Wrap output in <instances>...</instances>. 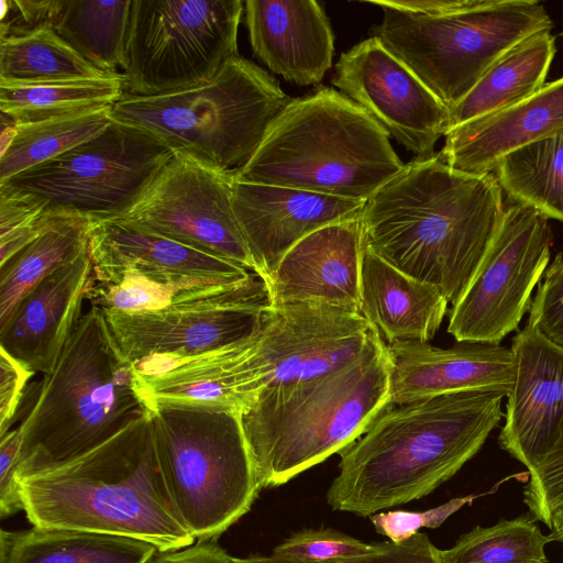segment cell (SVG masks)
<instances>
[{"label": "cell", "mask_w": 563, "mask_h": 563, "mask_svg": "<svg viewBox=\"0 0 563 563\" xmlns=\"http://www.w3.org/2000/svg\"><path fill=\"white\" fill-rule=\"evenodd\" d=\"M505 208L493 173L455 170L438 154L416 158L366 200L365 245L454 306L482 264Z\"/></svg>", "instance_id": "cell-1"}, {"label": "cell", "mask_w": 563, "mask_h": 563, "mask_svg": "<svg viewBox=\"0 0 563 563\" xmlns=\"http://www.w3.org/2000/svg\"><path fill=\"white\" fill-rule=\"evenodd\" d=\"M505 397L465 390L386 407L339 452L327 503L365 517L429 495L482 449L505 416Z\"/></svg>", "instance_id": "cell-2"}, {"label": "cell", "mask_w": 563, "mask_h": 563, "mask_svg": "<svg viewBox=\"0 0 563 563\" xmlns=\"http://www.w3.org/2000/svg\"><path fill=\"white\" fill-rule=\"evenodd\" d=\"M20 486L35 528L129 537L158 552L196 541L166 487L152 415L71 461L21 478Z\"/></svg>", "instance_id": "cell-3"}, {"label": "cell", "mask_w": 563, "mask_h": 563, "mask_svg": "<svg viewBox=\"0 0 563 563\" xmlns=\"http://www.w3.org/2000/svg\"><path fill=\"white\" fill-rule=\"evenodd\" d=\"M153 408L142 373L119 349L101 308L91 305L19 426V479L93 450Z\"/></svg>", "instance_id": "cell-4"}, {"label": "cell", "mask_w": 563, "mask_h": 563, "mask_svg": "<svg viewBox=\"0 0 563 563\" xmlns=\"http://www.w3.org/2000/svg\"><path fill=\"white\" fill-rule=\"evenodd\" d=\"M389 357L376 332L344 366L298 384L264 389L241 413L260 484H286L360 438L386 408Z\"/></svg>", "instance_id": "cell-5"}, {"label": "cell", "mask_w": 563, "mask_h": 563, "mask_svg": "<svg viewBox=\"0 0 563 563\" xmlns=\"http://www.w3.org/2000/svg\"><path fill=\"white\" fill-rule=\"evenodd\" d=\"M404 163L356 102L322 87L292 99L235 180L366 201Z\"/></svg>", "instance_id": "cell-6"}, {"label": "cell", "mask_w": 563, "mask_h": 563, "mask_svg": "<svg viewBox=\"0 0 563 563\" xmlns=\"http://www.w3.org/2000/svg\"><path fill=\"white\" fill-rule=\"evenodd\" d=\"M291 101L271 74L235 55L200 86L157 96L124 92L111 119L146 133L174 154L229 170L253 156Z\"/></svg>", "instance_id": "cell-7"}, {"label": "cell", "mask_w": 563, "mask_h": 563, "mask_svg": "<svg viewBox=\"0 0 563 563\" xmlns=\"http://www.w3.org/2000/svg\"><path fill=\"white\" fill-rule=\"evenodd\" d=\"M153 404L156 453L176 512L196 541L216 540L251 509L262 489L241 413Z\"/></svg>", "instance_id": "cell-8"}, {"label": "cell", "mask_w": 563, "mask_h": 563, "mask_svg": "<svg viewBox=\"0 0 563 563\" xmlns=\"http://www.w3.org/2000/svg\"><path fill=\"white\" fill-rule=\"evenodd\" d=\"M382 9L373 35L449 110L510 48L552 29L544 7L530 0H475L465 10L435 16Z\"/></svg>", "instance_id": "cell-9"}, {"label": "cell", "mask_w": 563, "mask_h": 563, "mask_svg": "<svg viewBox=\"0 0 563 563\" xmlns=\"http://www.w3.org/2000/svg\"><path fill=\"white\" fill-rule=\"evenodd\" d=\"M173 155L154 137L112 120L96 137L0 183V192L27 200L43 216L121 218Z\"/></svg>", "instance_id": "cell-10"}, {"label": "cell", "mask_w": 563, "mask_h": 563, "mask_svg": "<svg viewBox=\"0 0 563 563\" xmlns=\"http://www.w3.org/2000/svg\"><path fill=\"white\" fill-rule=\"evenodd\" d=\"M241 0H133L125 92L157 96L211 80L238 53Z\"/></svg>", "instance_id": "cell-11"}, {"label": "cell", "mask_w": 563, "mask_h": 563, "mask_svg": "<svg viewBox=\"0 0 563 563\" xmlns=\"http://www.w3.org/2000/svg\"><path fill=\"white\" fill-rule=\"evenodd\" d=\"M269 303L266 284L256 275L153 310H101L123 355L147 373L254 338Z\"/></svg>", "instance_id": "cell-12"}, {"label": "cell", "mask_w": 563, "mask_h": 563, "mask_svg": "<svg viewBox=\"0 0 563 563\" xmlns=\"http://www.w3.org/2000/svg\"><path fill=\"white\" fill-rule=\"evenodd\" d=\"M549 219L519 202L499 229L471 284L453 306L448 331L460 343L499 345L515 331L550 261Z\"/></svg>", "instance_id": "cell-13"}, {"label": "cell", "mask_w": 563, "mask_h": 563, "mask_svg": "<svg viewBox=\"0 0 563 563\" xmlns=\"http://www.w3.org/2000/svg\"><path fill=\"white\" fill-rule=\"evenodd\" d=\"M234 181V169H221L175 153L121 218L257 275L233 211Z\"/></svg>", "instance_id": "cell-14"}, {"label": "cell", "mask_w": 563, "mask_h": 563, "mask_svg": "<svg viewBox=\"0 0 563 563\" xmlns=\"http://www.w3.org/2000/svg\"><path fill=\"white\" fill-rule=\"evenodd\" d=\"M378 329L361 312L316 301L269 303L247 362L261 391L307 382L356 358Z\"/></svg>", "instance_id": "cell-15"}, {"label": "cell", "mask_w": 563, "mask_h": 563, "mask_svg": "<svg viewBox=\"0 0 563 563\" xmlns=\"http://www.w3.org/2000/svg\"><path fill=\"white\" fill-rule=\"evenodd\" d=\"M93 283L152 284L178 301L243 285L256 276L243 266L140 228L123 219L91 221Z\"/></svg>", "instance_id": "cell-16"}, {"label": "cell", "mask_w": 563, "mask_h": 563, "mask_svg": "<svg viewBox=\"0 0 563 563\" xmlns=\"http://www.w3.org/2000/svg\"><path fill=\"white\" fill-rule=\"evenodd\" d=\"M332 85L416 158L434 156L438 140L450 131V110L377 36L340 56Z\"/></svg>", "instance_id": "cell-17"}, {"label": "cell", "mask_w": 563, "mask_h": 563, "mask_svg": "<svg viewBox=\"0 0 563 563\" xmlns=\"http://www.w3.org/2000/svg\"><path fill=\"white\" fill-rule=\"evenodd\" d=\"M511 351L515 377L498 443L531 471L563 432V347L527 324Z\"/></svg>", "instance_id": "cell-18"}, {"label": "cell", "mask_w": 563, "mask_h": 563, "mask_svg": "<svg viewBox=\"0 0 563 563\" xmlns=\"http://www.w3.org/2000/svg\"><path fill=\"white\" fill-rule=\"evenodd\" d=\"M365 202L238 180L232 194L233 211L265 284L297 242L325 225L362 216Z\"/></svg>", "instance_id": "cell-19"}, {"label": "cell", "mask_w": 563, "mask_h": 563, "mask_svg": "<svg viewBox=\"0 0 563 563\" xmlns=\"http://www.w3.org/2000/svg\"><path fill=\"white\" fill-rule=\"evenodd\" d=\"M364 247L362 216L308 234L282 257L267 280L271 303L316 301L361 312Z\"/></svg>", "instance_id": "cell-20"}, {"label": "cell", "mask_w": 563, "mask_h": 563, "mask_svg": "<svg viewBox=\"0 0 563 563\" xmlns=\"http://www.w3.org/2000/svg\"><path fill=\"white\" fill-rule=\"evenodd\" d=\"M386 342V341H385ZM389 357L387 406L465 390H499L515 377L511 347L463 343L443 349L413 340L386 342Z\"/></svg>", "instance_id": "cell-21"}, {"label": "cell", "mask_w": 563, "mask_h": 563, "mask_svg": "<svg viewBox=\"0 0 563 563\" xmlns=\"http://www.w3.org/2000/svg\"><path fill=\"white\" fill-rule=\"evenodd\" d=\"M92 280L89 251L49 274L0 328V349L32 372L49 374L84 314Z\"/></svg>", "instance_id": "cell-22"}, {"label": "cell", "mask_w": 563, "mask_h": 563, "mask_svg": "<svg viewBox=\"0 0 563 563\" xmlns=\"http://www.w3.org/2000/svg\"><path fill=\"white\" fill-rule=\"evenodd\" d=\"M245 23L253 55L298 86L318 85L331 68L334 34L314 0H247Z\"/></svg>", "instance_id": "cell-23"}, {"label": "cell", "mask_w": 563, "mask_h": 563, "mask_svg": "<svg viewBox=\"0 0 563 563\" xmlns=\"http://www.w3.org/2000/svg\"><path fill=\"white\" fill-rule=\"evenodd\" d=\"M560 133L563 77L511 108L453 128L438 155L455 170L488 174L511 152Z\"/></svg>", "instance_id": "cell-24"}, {"label": "cell", "mask_w": 563, "mask_h": 563, "mask_svg": "<svg viewBox=\"0 0 563 563\" xmlns=\"http://www.w3.org/2000/svg\"><path fill=\"white\" fill-rule=\"evenodd\" d=\"M361 312L387 343L429 342L449 301L433 286L398 271L365 245L361 266Z\"/></svg>", "instance_id": "cell-25"}, {"label": "cell", "mask_w": 563, "mask_h": 563, "mask_svg": "<svg viewBox=\"0 0 563 563\" xmlns=\"http://www.w3.org/2000/svg\"><path fill=\"white\" fill-rule=\"evenodd\" d=\"M252 340L142 373L152 401L222 407L242 413L261 393L247 362Z\"/></svg>", "instance_id": "cell-26"}, {"label": "cell", "mask_w": 563, "mask_h": 563, "mask_svg": "<svg viewBox=\"0 0 563 563\" xmlns=\"http://www.w3.org/2000/svg\"><path fill=\"white\" fill-rule=\"evenodd\" d=\"M554 54L555 38L550 31L536 33L510 48L450 109V130L533 96L545 85Z\"/></svg>", "instance_id": "cell-27"}, {"label": "cell", "mask_w": 563, "mask_h": 563, "mask_svg": "<svg viewBox=\"0 0 563 563\" xmlns=\"http://www.w3.org/2000/svg\"><path fill=\"white\" fill-rule=\"evenodd\" d=\"M157 553L121 536L35 527L0 533V563H151Z\"/></svg>", "instance_id": "cell-28"}, {"label": "cell", "mask_w": 563, "mask_h": 563, "mask_svg": "<svg viewBox=\"0 0 563 563\" xmlns=\"http://www.w3.org/2000/svg\"><path fill=\"white\" fill-rule=\"evenodd\" d=\"M90 228L82 217L43 216L36 239L0 265V328L41 280L89 251Z\"/></svg>", "instance_id": "cell-29"}, {"label": "cell", "mask_w": 563, "mask_h": 563, "mask_svg": "<svg viewBox=\"0 0 563 563\" xmlns=\"http://www.w3.org/2000/svg\"><path fill=\"white\" fill-rule=\"evenodd\" d=\"M124 92L123 73L99 79L0 84V110L22 124L112 107Z\"/></svg>", "instance_id": "cell-30"}, {"label": "cell", "mask_w": 563, "mask_h": 563, "mask_svg": "<svg viewBox=\"0 0 563 563\" xmlns=\"http://www.w3.org/2000/svg\"><path fill=\"white\" fill-rule=\"evenodd\" d=\"M132 1L67 0L54 30L96 68L118 75L125 65Z\"/></svg>", "instance_id": "cell-31"}, {"label": "cell", "mask_w": 563, "mask_h": 563, "mask_svg": "<svg viewBox=\"0 0 563 563\" xmlns=\"http://www.w3.org/2000/svg\"><path fill=\"white\" fill-rule=\"evenodd\" d=\"M493 174L511 202L563 222V133L511 152Z\"/></svg>", "instance_id": "cell-32"}, {"label": "cell", "mask_w": 563, "mask_h": 563, "mask_svg": "<svg viewBox=\"0 0 563 563\" xmlns=\"http://www.w3.org/2000/svg\"><path fill=\"white\" fill-rule=\"evenodd\" d=\"M108 75L66 43L51 26L0 40V84L99 79Z\"/></svg>", "instance_id": "cell-33"}, {"label": "cell", "mask_w": 563, "mask_h": 563, "mask_svg": "<svg viewBox=\"0 0 563 563\" xmlns=\"http://www.w3.org/2000/svg\"><path fill=\"white\" fill-rule=\"evenodd\" d=\"M112 107L16 124L14 137L0 155V183L101 134L112 122Z\"/></svg>", "instance_id": "cell-34"}, {"label": "cell", "mask_w": 563, "mask_h": 563, "mask_svg": "<svg viewBox=\"0 0 563 563\" xmlns=\"http://www.w3.org/2000/svg\"><path fill=\"white\" fill-rule=\"evenodd\" d=\"M534 518L501 519L492 527H475L448 550H439L441 563H548L551 542Z\"/></svg>", "instance_id": "cell-35"}, {"label": "cell", "mask_w": 563, "mask_h": 563, "mask_svg": "<svg viewBox=\"0 0 563 563\" xmlns=\"http://www.w3.org/2000/svg\"><path fill=\"white\" fill-rule=\"evenodd\" d=\"M523 503L550 529L563 521V432L553 450L529 471Z\"/></svg>", "instance_id": "cell-36"}, {"label": "cell", "mask_w": 563, "mask_h": 563, "mask_svg": "<svg viewBox=\"0 0 563 563\" xmlns=\"http://www.w3.org/2000/svg\"><path fill=\"white\" fill-rule=\"evenodd\" d=\"M376 543H365L339 530L305 529L292 533L273 549L277 556L310 561H328L371 553Z\"/></svg>", "instance_id": "cell-37"}, {"label": "cell", "mask_w": 563, "mask_h": 563, "mask_svg": "<svg viewBox=\"0 0 563 563\" xmlns=\"http://www.w3.org/2000/svg\"><path fill=\"white\" fill-rule=\"evenodd\" d=\"M236 560L238 563H441L439 549L422 532L400 543L391 541L376 543V549L371 553L328 561H310L273 554L236 558Z\"/></svg>", "instance_id": "cell-38"}, {"label": "cell", "mask_w": 563, "mask_h": 563, "mask_svg": "<svg viewBox=\"0 0 563 563\" xmlns=\"http://www.w3.org/2000/svg\"><path fill=\"white\" fill-rule=\"evenodd\" d=\"M528 325L563 347V253L548 266L530 305Z\"/></svg>", "instance_id": "cell-39"}, {"label": "cell", "mask_w": 563, "mask_h": 563, "mask_svg": "<svg viewBox=\"0 0 563 563\" xmlns=\"http://www.w3.org/2000/svg\"><path fill=\"white\" fill-rule=\"evenodd\" d=\"M43 210L22 198L0 192V265L40 233Z\"/></svg>", "instance_id": "cell-40"}, {"label": "cell", "mask_w": 563, "mask_h": 563, "mask_svg": "<svg viewBox=\"0 0 563 563\" xmlns=\"http://www.w3.org/2000/svg\"><path fill=\"white\" fill-rule=\"evenodd\" d=\"M66 4L67 0H1L0 40L44 26L55 29Z\"/></svg>", "instance_id": "cell-41"}, {"label": "cell", "mask_w": 563, "mask_h": 563, "mask_svg": "<svg viewBox=\"0 0 563 563\" xmlns=\"http://www.w3.org/2000/svg\"><path fill=\"white\" fill-rule=\"evenodd\" d=\"M463 501V499H454L426 511H382L372 515L371 522L378 533L387 537L391 542L400 543L409 540L422 528L439 527Z\"/></svg>", "instance_id": "cell-42"}, {"label": "cell", "mask_w": 563, "mask_h": 563, "mask_svg": "<svg viewBox=\"0 0 563 563\" xmlns=\"http://www.w3.org/2000/svg\"><path fill=\"white\" fill-rule=\"evenodd\" d=\"M22 434L20 428L0 437V517L4 519L23 510L18 457Z\"/></svg>", "instance_id": "cell-43"}, {"label": "cell", "mask_w": 563, "mask_h": 563, "mask_svg": "<svg viewBox=\"0 0 563 563\" xmlns=\"http://www.w3.org/2000/svg\"><path fill=\"white\" fill-rule=\"evenodd\" d=\"M34 374L0 349V437L10 431L24 387Z\"/></svg>", "instance_id": "cell-44"}, {"label": "cell", "mask_w": 563, "mask_h": 563, "mask_svg": "<svg viewBox=\"0 0 563 563\" xmlns=\"http://www.w3.org/2000/svg\"><path fill=\"white\" fill-rule=\"evenodd\" d=\"M151 563H238L216 540L195 541L192 544L168 552H158Z\"/></svg>", "instance_id": "cell-45"}, {"label": "cell", "mask_w": 563, "mask_h": 563, "mask_svg": "<svg viewBox=\"0 0 563 563\" xmlns=\"http://www.w3.org/2000/svg\"><path fill=\"white\" fill-rule=\"evenodd\" d=\"M549 536L552 539V541L563 543V521L554 526L551 529V533Z\"/></svg>", "instance_id": "cell-46"}]
</instances>
